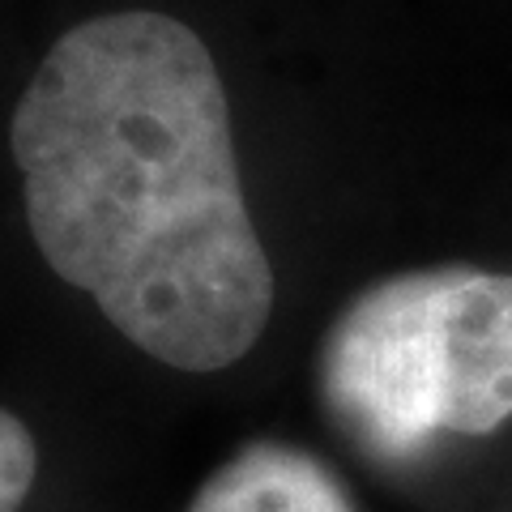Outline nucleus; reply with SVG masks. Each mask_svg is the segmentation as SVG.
I'll use <instances>...</instances> for the list:
<instances>
[{"mask_svg": "<svg viewBox=\"0 0 512 512\" xmlns=\"http://www.w3.org/2000/svg\"><path fill=\"white\" fill-rule=\"evenodd\" d=\"M320 393L380 461L500 431L512 419V274L444 265L372 282L325 333Z\"/></svg>", "mask_w": 512, "mask_h": 512, "instance_id": "nucleus-2", "label": "nucleus"}, {"mask_svg": "<svg viewBox=\"0 0 512 512\" xmlns=\"http://www.w3.org/2000/svg\"><path fill=\"white\" fill-rule=\"evenodd\" d=\"M188 512H355V504L312 453L252 440L205 478Z\"/></svg>", "mask_w": 512, "mask_h": 512, "instance_id": "nucleus-3", "label": "nucleus"}, {"mask_svg": "<svg viewBox=\"0 0 512 512\" xmlns=\"http://www.w3.org/2000/svg\"><path fill=\"white\" fill-rule=\"evenodd\" d=\"M39 474V448L18 414L0 410V512H18Z\"/></svg>", "mask_w": 512, "mask_h": 512, "instance_id": "nucleus-4", "label": "nucleus"}, {"mask_svg": "<svg viewBox=\"0 0 512 512\" xmlns=\"http://www.w3.org/2000/svg\"><path fill=\"white\" fill-rule=\"evenodd\" d=\"M47 269L150 359L222 372L261 342L274 265L239 184L218 64L180 18L99 13L52 43L13 111Z\"/></svg>", "mask_w": 512, "mask_h": 512, "instance_id": "nucleus-1", "label": "nucleus"}]
</instances>
